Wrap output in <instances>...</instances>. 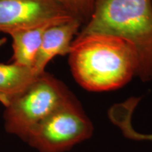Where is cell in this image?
<instances>
[{
  "label": "cell",
  "mask_w": 152,
  "mask_h": 152,
  "mask_svg": "<svg viewBox=\"0 0 152 152\" xmlns=\"http://www.w3.org/2000/svg\"><path fill=\"white\" fill-rule=\"evenodd\" d=\"M106 35L127 41L138 58L137 75L152 79V0H97L77 36Z\"/></svg>",
  "instance_id": "2"
},
{
  "label": "cell",
  "mask_w": 152,
  "mask_h": 152,
  "mask_svg": "<svg viewBox=\"0 0 152 152\" xmlns=\"http://www.w3.org/2000/svg\"><path fill=\"white\" fill-rule=\"evenodd\" d=\"M61 21L47 23L9 33L12 38L13 63L23 67L33 68L45 30L49 26Z\"/></svg>",
  "instance_id": "7"
},
{
  "label": "cell",
  "mask_w": 152,
  "mask_h": 152,
  "mask_svg": "<svg viewBox=\"0 0 152 152\" xmlns=\"http://www.w3.org/2000/svg\"><path fill=\"white\" fill-rule=\"evenodd\" d=\"M73 97L62 83L45 72L4 106L5 131L24 141L38 123Z\"/></svg>",
  "instance_id": "3"
},
{
  "label": "cell",
  "mask_w": 152,
  "mask_h": 152,
  "mask_svg": "<svg viewBox=\"0 0 152 152\" xmlns=\"http://www.w3.org/2000/svg\"><path fill=\"white\" fill-rule=\"evenodd\" d=\"M68 56L74 78L89 91L120 88L137 73L135 49L127 41L114 36H77Z\"/></svg>",
  "instance_id": "1"
},
{
  "label": "cell",
  "mask_w": 152,
  "mask_h": 152,
  "mask_svg": "<svg viewBox=\"0 0 152 152\" xmlns=\"http://www.w3.org/2000/svg\"><path fill=\"white\" fill-rule=\"evenodd\" d=\"M92 132V123L73 97L32 129L24 142L38 152H66Z\"/></svg>",
  "instance_id": "4"
},
{
  "label": "cell",
  "mask_w": 152,
  "mask_h": 152,
  "mask_svg": "<svg viewBox=\"0 0 152 152\" xmlns=\"http://www.w3.org/2000/svg\"><path fill=\"white\" fill-rule=\"evenodd\" d=\"M81 23L70 18L49 26L43 35L33 69L39 75L45 72L49 62L57 56H65L71 51L73 38Z\"/></svg>",
  "instance_id": "6"
},
{
  "label": "cell",
  "mask_w": 152,
  "mask_h": 152,
  "mask_svg": "<svg viewBox=\"0 0 152 152\" xmlns=\"http://www.w3.org/2000/svg\"><path fill=\"white\" fill-rule=\"evenodd\" d=\"M69 18L71 16L54 0H0L1 33L9 34Z\"/></svg>",
  "instance_id": "5"
},
{
  "label": "cell",
  "mask_w": 152,
  "mask_h": 152,
  "mask_svg": "<svg viewBox=\"0 0 152 152\" xmlns=\"http://www.w3.org/2000/svg\"></svg>",
  "instance_id": "10"
},
{
  "label": "cell",
  "mask_w": 152,
  "mask_h": 152,
  "mask_svg": "<svg viewBox=\"0 0 152 152\" xmlns=\"http://www.w3.org/2000/svg\"><path fill=\"white\" fill-rule=\"evenodd\" d=\"M39 75L33 68L0 64V102L6 106Z\"/></svg>",
  "instance_id": "8"
},
{
  "label": "cell",
  "mask_w": 152,
  "mask_h": 152,
  "mask_svg": "<svg viewBox=\"0 0 152 152\" xmlns=\"http://www.w3.org/2000/svg\"><path fill=\"white\" fill-rule=\"evenodd\" d=\"M81 24L89 21L97 0H54Z\"/></svg>",
  "instance_id": "9"
}]
</instances>
